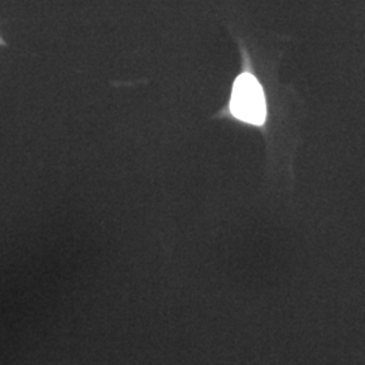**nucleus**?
I'll return each instance as SVG.
<instances>
[{
    "mask_svg": "<svg viewBox=\"0 0 365 365\" xmlns=\"http://www.w3.org/2000/svg\"><path fill=\"white\" fill-rule=\"evenodd\" d=\"M230 111L235 118L261 126L267 115L264 92L257 78L244 73L235 80L230 99Z\"/></svg>",
    "mask_w": 365,
    "mask_h": 365,
    "instance_id": "nucleus-1",
    "label": "nucleus"
}]
</instances>
